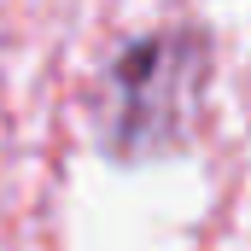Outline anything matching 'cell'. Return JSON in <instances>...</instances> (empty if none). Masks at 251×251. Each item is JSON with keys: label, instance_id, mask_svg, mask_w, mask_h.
<instances>
[{"label": "cell", "instance_id": "1", "mask_svg": "<svg viewBox=\"0 0 251 251\" xmlns=\"http://www.w3.org/2000/svg\"><path fill=\"white\" fill-rule=\"evenodd\" d=\"M204 82V41L199 35H152L140 41L111 76V128L105 146L117 158L170 152L187 128V111Z\"/></svg>", "mask_w": 251, "mask_h": 251}]
</instances>
